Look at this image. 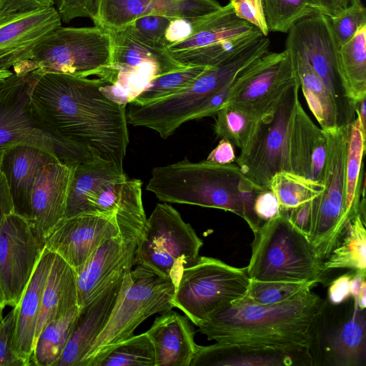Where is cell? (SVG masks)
<instances>
[{
    "instance_id": "6da1fadb",
    "label": "cell",
    "mask_w": 366,
    "mask_h": 366,
    "mask_svg": "<svg viewBox=\"0 0 366 366\" xmlns=\"http://www.w3.org/2000/svg\"><path fill=\"white\" fill-rule=\"evenodd\" d=\"M30 74L31 104L44 126L124 171L129 144L127 105L102 94L99 89L106 83L97 77L36 70Z\"/></svg>"
},
{
    "instance_id": "7a4b0ae2",
    "label": "cell",
    "mask_w": 366,
    "mask_h": 366,
    "mask_svg": "<svg viewBox=\"0 0 366 366\" xmlns=\"http://www.w3.org/2000/svg\"><path fill=\"white\" fill-rule=\"evenodd\" d=\"M310 291L273 305L244 295L211 314L198 331L219 344L310 347L311 326L327 302Z\"/></svg>"
},
{
    "instance_id": "3957f363",
    "label": "cell",
    "mask_w": 366,
    "mask_h": 366,
    "mask_svg": "<svg viewBox=\"0 0 366 366\" xmlns=\"http://www.w3.org/2000/svg\"><path fill=\"white\" fill-rule=\"evenodd\" d=\"M146 187L164 202L220 209L243 218L244 203L262 189L235 164H217L187 158L154 167Z\"/></svg>"
},
{
    "instance_id": "277c9868",
    "label": "cell",
    "mask_w": 366,
    "mask_h": 366,
    "mask_svg": "<svg viewBox=\"0 0 366 366\" xmlns=\"http://www.w3.org/2000/svg\"><path fill=\"white\" fill-rule=\"evenodd\" d=\"M263 48L254 43L216 66H208L189 84L179 92L156 101L127 104V123L157 132L162 139L171 136L182 124L197 117L215 93L232 84L237 76L260 57Z\"/></svg>"
},
{
    "instance_id": "5b68a950",
    "label": "cell",
    "mask_w": 366,
    "mask_h": 366,
    "mask_svg": "<svg viewBox=\"0 0 366 366\" xmlns=\"http://www.w3.org/2000/svg\"><path fill=\"white\" fill-rule=\"evenodd\" d=\"M250 280L325 283L329 272L308 237L280 213L253 232Z\"/></svg>"
},
{
    "instance_id": "8992f818",
    "label": "cell",
    "mask_w": 366,
    "mask_h": 366,
    "mask_svg": "<svg viewBox=\"0 0 366 366\" xmlns=\"http://www.w3.org/2000/svg\"><path fill=\"white\" fill-rule=\"evenodd\" d=\"M135 266L126 273L110 316L79 366H96L115 345L132 337L143 321L173 307L174 283L144 265Z\"/></svg>"
},
{
    "instance_id": "52a82bcc",
    "label": "cell",
    "mask_w": 366,
    "mask_h": 366,
    "mask_svg": "<svg viewBox=\"0 0 366 366\" xmlns=\"http://www.w3.org/2000/svg\"><path fill=\"white\" fill-rule=\"evenodd\" d=\"M30 81V72H14L0 83V149L34 147L71 166L94 159L89 150L56 136L44 126L31 104Z\"/></svg>"
},
{
    "instance_id": "ba28073f",
    "label": "cell",
    "mask_w": 366,
    "mask_h": 366,
    "mask_svg": "<svg viewBox=\"0 0 366 366\" xmlns=\"http://www.w3.org/2000/svg\"><path fill=\"white\" fill-rule=\"evenodd\" d=\"M112 50L110 34L99 26H61L43 38L13 71L26 74L36 70L99 77L111 64Z\"/></svg>"
},
{
    "instance_id": "9c48e42d",
    "label": "cell",
    "mask_w": 366,
    "mask_h": 366,
    "mask_svg": "<svg viewBox=\"0 0 366 366\" xmlns=\"http://www.w3.org/2000/svg\"><path fill=\"white\" fill-rule=\"evenodd\" d=\"M203 245L192 226L167 202L156 205L137 240L136 264H142L177 286L183 270L199 257Z\"/></svg>"
},
{
    "instance_id": "30bf717a",
    "label": "cell",
    "mask_w": 366,
    "mask_h": 366,
    "mask_svg": "<svg viewBox=\"0 0 366 366\" xmlns=\"http://www.w3.org/2000/svg\"><path fill=\"white\" fill-rule=\"evenodd\" d=\"M249 281L245 268L199 256L183 270L172 303L198 326L214 312L242 298Z\"/></svg>"
},
{
    "instance_id": "8fae6325",
    "label": "cell",
    "mask_w": 366,
    "mask_h": 366,
    "mask_svg": "<svg viewBox=\"0 0 366 366\" xmlns=\"http://www.w3.org/2000/svg\"><path fill=\"white\" fill-rule=\"evenodd\" d=\"M109 33L112 41L111 64L98 78L106 83L100 91L116 103L127 105L152 79L187 66L167 49L151 47L126 29Z\"/></svg>"
},
{
    "instance_id": "7c38bea8",
    "label": "cell",
    "mask_w": 366,
    "mask_h": 366,
    "mask_svg": "<svg viewBox=\"0 0 366 366\" xmlns=\"http://www.w3.org/2000/svg\"><path fill=\"white\" fill-rule=\"evenodd\" d=\"M297 79L277 102L257 121L247 146L236 158L243 174L260 188L269 187L278 172L290 171L288 140L292 117L299 100Z\"/></svg>"
},
{
    "instance_id": "4fadbf2b",
    "label": "cell",
    "mask_w": 366,
    "mask_h": 366,
    "mask_svg": "<svg viewBox=\"0 0 366 366\" xmlns=\"http://www.w3.org/2000/svg\"><path fill=\"white\" fill-rule=\"evenodd\" d=\"M327 159L322 192L314 199L315 214L309 241L325 261L340 238L344 220L347 125L325 131Z\"/></svg>"
},
{
    "instance_id": "5bb4252c",
    "label": "cell",
    "mask_w": 366,
    "mask_h": 366,
    "mask_svg": "<svg viewBox=\"0 0 366 366\" xmlns=\"http://www.w3.org/2000/svg\"><path fill=\"white\" fill-rule=\"evenodd\" d=\"M285 48L312 67L334 98L341 125L355 118L354 104L347 99L339 72V46L329 17L320 13L297 21L288 31Z\"/></svg>"
},
{
    "instance_id": "9a60e30c",
    "label": "cell",
    "mask_w": 366,
    "mask_h": 366,
    "mask_svg": "<svg viewBox=\"0 0 366 366\" xmlns=\"http://www.w3.org/2000/svg\"><path fill=\"white\" fill-rule=\"evenodd\" d=\"M297 79L295 60L287 49L268 51L237 76L224 105L236 106L259 118Z\"/></svg>"
},
{
    "instance_id": "2e32d148",
    "label": "cell",
    "mask_w": 366,
    "mask_h": 366,
    "mask_svg": "<svg viewBox=\"0 0 366 366\" xmlns=\"http://www.w3.org/2000/svg\"><path fill=\"white\" fill-rule=\"evenodd\" d=\"M350 305L337 308L336 315L327 316L322 311L310 329L309 349L319 355L314 360L320 365L331 366H365L366 365V310H360L355 300Z\"/></svg>"
},
{
    "instance_id": "e0dca14e",
    "label": "cell",
    "mask_w": 366,
    "mask_h": 366,
    "mask_svg": "<svg viewBox=\"0 0 366 366\" xmlns=\"http://www.w3.org/2000/svg\"><path fill=\"white\" fill-rule=\"evenodd\" d=\"M44 247L26 219L14 212L6 217L0 229V286L6 306L20 301Z\"/></svg>"
},
{
    "instance_id": "ac0fdd59",
    "label": "cell",
    "mask_w": 366,
    "mask_h": 366,
    "mask_svg": "<svg viewBox=\"0 0 366 366\" xmlns=\"http://www.w3.org/2000/svg\"><path fill=\"white\" fill-rule=\"evenodd\" d=\"M120 234L115 215L83 213L63 219L44 246L76 270L101 244Z\"/></svg>"
},
{
    "instance_id": "d6986e66",
    "label": "cell",
    "mask_w": 366,
    "mask_h": 366,
    "mask_svg": "<svg viewBox=\"0 0 366 366\" xmlns=\"http://www.w3.org/2000/svg\"><path fill=\"white\" fill-rule=\"evenodd\" d=\"M137 239L120 234L101 244L75 270L79 308L132 269L137 264Z\"/></svg>"
},
{
    "instance_id": "ffe728a7",
    "label": "cell",
    "mask_w": 366,
    "mask_h": 366,
    "mask_svg": "<svg viewBox=\"0 0 366 366\" xmlns=\"http://www.w3.org/2000/svg\"><path fill=\"white\" fill-rule=\"evenodd\" d=\"M217 0H99L94 26L110 32L125 29L137 18L150 14L196 18L219 9Z\"/></svg>"
},
{
    "instance_id": "44dd1931",
    "label": "cell",
    "mask_w": 366,
    "mask_h": 366,
    "mask_svg": "<svg viewBox=\"0 0 366 366\" xmlns=\"http://www.w3.org/2000/svg\"><path fill=\"white\" fill-rule=\"evenodd\" d=\"M76 166L60 161L42 168L31 194L29 224L38 239H46L65 217L67 198Z\"/></svg>"
},
{
    "instance_id": "7402d4cb",
    "label": "cell",
    "mask_w": 366,
    "mask_h": 366,
    "mask_svg": "<svg viewBox=\"0 0 366 366\" xmlns=\"http://www.w3.org/2000/svg\"><path fill=\"white\" fill-rule=\"evenodd\" d=\"M312 366L310 349L219 344L198 346L190 366Z\"/></svg>"
},
{
    "instance_id": "603a6c76",
    "label": "cell",
    "mask_w": 366,
    "mask_h": 366,
    "mask_svg": "<svg viewBox=\"0 0 366 366\" xmlns=\"http://www.w3.org/2000/svg\"><path fill=\"white\" fill-rule=\"evenodd\" d=\"M54 6L34 11L0 25V70L26 60L36 44L61 26Z\"/></svg>"
},
{
    "instance_id": "cb8c5ba5",
    "label": "cell",
    "mask_w": 366,
    "mask_h": 366,
    "mask_svg": "<svg viewBox=\"0 0 366 366\" xmlns=\"http://www.w3.org/2000/svg\"><path fill=\"white\" fill-rule=\"evenodd\" d=\"M290 171L323 184L327 137L305 112L300 102L295 108L288 140Z\"/></svg>"
},
{
    "instance_id": "d4e9b609",
    "label": "cell",
    "mask_w": 366,
    "mask_h": 366,
    "mask_svg": "<svg viewBox=\"0 0 366 366\" xmlns=\"http://www.w3.org/2000/svg\"><path fill=\"white\" fill-rule=\"evenodd\" d=\"M55 161L59 160L34 147L18 145L5 150L1 172L6 179L15 214L29 222L31 194L36 180L44 166Z\"/></svg>"
},
{
    "instance_id": "484cf974",
    "label": "cell",
    "mask_w": 366,
    "mask_h": 366,
    "mask_svg": "<svg viewBox=\"0 0 366 366\" xmlns=\"http://www.w3.org/2000/svg\"><path fill=\"white\" fill-rule=\"evenodd\" d=\"M124 277L110 284L89 304L79 308L56 366H79L92 343L106 325L118 299Z\"/></svg>"
},
{
    "instance_id": "4316f807",
    "label": "cell",
    "mask_w": 366,
    "mask_h": 366,
    "mask_svg": "<svg viewBox=\"0 0 366 366\" xmlns=\"http://www.w3.org/2000/svg\"><path fill=\"white\" fill-rule=\"evenodd\" d=\"M142 182L127 176L104 185L94 199L96 211L116 216L121 234L138 240L147 217L142 199Z\"/></svg>"
},
{
    "instance_id": "83f0119b",
    "label": "cell",
    "mask_w": 366,
    "mask_h": 366,
    "mask_svg": "<svg viewBox=\"0 0 366 366\" xmlns=\"http://www.w3.org/2000/svg\"><path fill=\"white\" fill-rule=\"evenodd\" d=\"M146 332L154 347L155 366H190L199 345L185 315L172 310L161 313Z\"/></svg>"
},
{
    "instance_id": "f1b7e54d",
    "label": "cell",
    "mask_w": 366,
    "mask_h": 366,
    "mask_svg": "<svg viewBox=\"0 0 366 366\" xmlns=\"http://www.w3.org/2000/svg\"><path fill=\"white\" fill-rule=\"evenodd\" d=\"M54 253L44 246L31 279L16 307L14 350L24 366L31 365L35 332L44 290Z\"/></svg>"
},
{
    "instance_id": "f546056e",
    "label": "cell",
    "mask_w": 366,
    "mask_h": 366,
    "mask_svg": "<svg viewBox=\"0 0 366 366\" xmlns=\"http://www.w3.org/2000/svg\"><path fill=\"white\" fill-rule=\"evenodd\" d=\"M78 307L76 272L61 257L54 253L42 295L34 344L48 322Z\"/></svg>"
},
{
    "instance_id": "4dcf8cb0",
    "label": "cell",
    "mask_w": 366,
    "mask_h": 366,
    "mask_svg": "<svg viewBox=\"0 0 366 366\" xmlns=\"http://www.w3.org/2000/svg\"><path fill=\"white\" fill-rule=\"evenodd\" d=\"M257 29L254 26L238 18L229 3L209 14L194 18L191 36L169 46L167 50L174 52L202 47Z\"/></svg>"
},
{
    "instance_id": "1f68e13d",
    "label": "cell",
    "mask_w": 366,
    "mask_h": 366,
    "mask_svg": "<svg viewBox=\"0 0 366 366\" xmlns=\"http://www.w3.org/2000/svg\"><path fill=\"white\" fill-rule=\"evenodd\" d=\"M126 174L112 162L99 157L75 167L67 198L65 217L91 213L89 199L105 182Z\"/></svg>"
},
{
    "instance_id": "d6a6232c",
    "label": "cell",
    "mask_w": 366,
    "mask_h": 366,
    "mask_svg": "<svg viewBox=\"0 0 366 366\" xmlns=\"http://www.w3.org/2000/svg\"><path fill=\"white\" fill-rule=\"evenodd\" d=\"M365 139V129L355 114V118L347 124L344 206L345 224L359 212L361 196L365 190L362 160Z\"/></svg>"
},
{
    "instance_id": "836d02e7",
    "label": "cell",
    "mask_w": 366,
    "mask_h": 366,
    "mask_svg": "<svg viewBox=\"0 0 366 366\" xmlns=\"http://www.w3.org/2000/svg\"><path fill=\"white\" fill-rule=\"evenodd\" d=\"M290 52L295 60L300 88L321 129L328 131L342 126L336 102L322 79L307 61Z\"/></svg>"
},
{
    "instance_id": "e575fe53",
    "label": "cell",
    "mask_w": 366,
    "mask_h": 366,
    "mask_svg": "<svg viewBox=\"0 0 366 366\" xmlns=\"http://www.w3.org/2000/svg\"><path fill=\"white\" fill-rule=\"evenodd\" d=\"M324 267L328 271L349 269L366 275L365 217L360 212L346 223Z\"/></svg>"
},
{
    "instance_id": "d590c367",
    "label": "cell",
    "mask_w": 366,
    "mask_h": 366,
    "mask_svg": "<svg viewBox=\"0 0 366 366\" xmlns=\"http://www.w3.org/2000/svg\"><path fill=\"white\" fill-rule=\"evenodd\" d=\"M339 72L347 99H366V25L339 49Z\"/></svg>"
},
{
    "instance_id": "8d00e7d4",
    "label": "cell",
    "mask_w": 366,
    "mask_h": 366,
    "mask_svg": "<svg viewBox=\"0 0 366 366\" xmlns=\"http://www.w3.org/2000/svg\"><path fill=\"white\" fill-rule=\"evenodd\" d=\"M262 36V33L257 29L210 45L169 53L184 66H216L228 61Z\"/></svg>"
},
{
    "instance_id": "74e56055",
    "label": "cell",
    "mask_w": 366,
    "mask_h": 366,
    "mask_svg": "<svg viewBox=\"0 0 366 366\" xmlns=\"http://www.w3.org/2000/svg\"><path fill=\"white\" fill-rule=\"evenodd\" d=\"M79 307L48 322L36 340L31 365L56 366L69 340Z\"/></svg>"
},
{
    "instance_id": "f35d334b",
    "label": "cell",
    "mask_w": 366,
    "mask_h": 366,
    "mask_svg": "<svg viewBox=\"0 0 366 366\" xmlns=\"http://www.w3.org/2000/svg\"><path fill=\"white\" fill-rule=\"evenodd\" d=\"M269 187L277 199L280 212L314 199L324 189L322 183L290 171L277 172L272 177Z\"/></svg>"
},
{
    "instance_id": "ab89813d",
    "label": "cell",
    "mask_w": 366,
    "mask_h": 366,
    "mask_svg": "<svg viewBox=\"0 0 366 366\" xmlns=\"http://www.w3.org/2000/svg\"><path fill=\"white\" fill-rule=\"evenodd\" d=\"M214 132L217 137L243 149L253 134L257 119L234 105H224L216 113Z\"/></svg>"
},
{
    "instance_id": "60d3db41",
    "label": "cell",
    "mask_w": 366,
    "mask_h": 366,
    "mask_svg": "<svg viewBox=\"0 0 366 366\" xmlns=\"http://www.w3.org/2000/svg\"><path fill=\"white\" fill-rule=\"evenodd\" d=\"M96 366H155L153 345L146 332L132 335L115 345Z\"/></svg>"
},
{
    "instance_id": "b9f144b4",
    "label": "cell",
    "mask_w": 366,
    "mask_h": 366,
    "mask_svg": "<svg viewBox=\"0 0 366 366\" xmlns=\"http://www.w3.org/2000/svg\"><path fill=\"white\" fill-rule=\"evenodd\" d=\"M269 31L288 33L302 19L318 13L308 0H262Z\"/></svg>"
},
{
    "instance_id": "7bdbcfd3",
    "label": "cell",
    "mask_w": 366,
    "mask_h": 366,
    "mask_svg": "<svg viewBox=\"0 0 366 366\" xmlns=\"http://www.w3.org/2000/svg\"><path fill=\"white\" fill-rule=\"evenodd\" d=\"M208 66H189L152 79L144 89L131 102L145 104L173 94L184 88Z\"/></svg>"
},
{
    "instance_id": "ee69618b",
    "label": "cell",
    "mask_w": 366,
    "mask_h": 366,
    "mask_svg": "<svg viewBox=\"0 0 366 366\" xmlns=\"http://www.w3.org/2000/svg\"><path fill=\"white\" fill-rule=\"evenodd\" d=\"M313 282L258 281L250 280L245 296L261 305H273L284 302L302 292L311 290Z\"/></svg>"
},
{
    "instance_id": "f6af8a7d",
    "label": "cell",
    "mask_w": 366,
    "mask_h": 366,
    "mask_svg": "<svg viewBox=\"0 0 366 366\" xmlns=\"http://www.w3.org/2000/svg\"><path fill=\"white\" fill-rule=\"evenodd\" d=\"M173 19L160 14L146 15L136 19L125 29L138 40L149 46L167 49L165 33Z\"/></svg>"
},
{
    "instance_id": "bcb514c9",
    "label": "cell",
    "mask_w": 366,
    "mask_h": 366,
    "mask_svg": "<svg viewBox=\"0 0 366 366\" xmlns=\"http://www.w3.org/2000/svg\"><path fill=\"white\" fill-rule=\"evenodd\" d=\"M329 19L340 48L366 25V9L361 0H355L350 6Z\"/></svg>"
},
{
    "instance_id": "7dc6e473",
    "label": "cell",
    "mask_w": 366,
    "mask_h": 366,
    "mask_svg": "<svg viewBox=\"0 0 366 366\" xmlns=\"http://www.w3.org/2000/svg\"><path fill=\"white\" fill-rule=\"evenodd\" d=\"M16 321V307H14L0 325V366H24L14 350Z\"/></svg>"
},
{
    "instance_id": "c3c4849f",
    "label": "cell",
    "mask_w": 366,
    "mask_h": 366,
    "mask_svg": "<svg viewBox=\"0 0 366 366\" xmlns=\"http://www.w3.org/2000/svg\"><path fill=\"white\" fill-rule=\"evenodd\" d=\"M235 15L257 27L267 36L269 29L262 0H229Z\"/></svg>"
},
{
    "instance_id": "681fc988",
    "label": "cell",
    "mask_w": 366,
    "mask_h": 366,
    "mask_svg": "<svg viewBox=\"0 0 366 366\" xmlns=\"http://www.w3.org/2000/svg\"><path fill=\"white\" fill-rule=\"evenodd\" d=\"M56 0H0V25L23 15L54 6Z\"/></svg>"
},
{
    "instance_id": "f907efd6",
    "label": "cell",
    "mask_w": 366,
    "mask_h": 366,
    "mask_svg": "<svg viewBox=\"0 0 366 366\" xmlns=\"http://www.w3.org/2000/svg\"><path fill=\"white\" fill-rule=\"evenodd\" d=\"M56 10L64 23L79 17H94L99 0H56Z\"/></svg>"
},
{
    "instance_id": "816d5d0a",
    "label": "cell",
    "mask_w": 366,
    "mask_h": 366,
    "mask_svg": "<svg viewBox=\"0 0 366 366\" xmlns=\"http://www.w3.org/2000/svg\"><path fill=\"white\" fill-rule=\"evenodd\" d=\"M252 209L261 226L280 214L277 199L269 187L257 191L253 200Z\"/></svg>"
},
{
    "instance_id": "f5cc1de1",
    "label": "cell",
    "mask_w": 366,
    "mask_h": 366,
    "mask_svg": "<svg viewBox=\"0 0 366 366\" xmlns=\"http://www.w3.org/2000/svg\"><path fill=\"white\" fill-rule=\"evenodd\" d=\"M299 231L309 237L314 219V199L287 211L280 212Z\"/></svg>"
},
{
    "instance_id": "db71d44e",
    "label": "cell",
    "mask_w": 366,
    "mask_h": 366,
    "mask_svg": "<svg viewBox=\"0 0 366 366\" xmlns=\"http://www.w3.org/2000/svg\"><path fill=\"white\" fill-rule=\"evenodd\" d=\"M193 19L174 18L171 21L165 33V42L167 47L181 42L191 36Z\"/></svg>"
},
{
    "instance_id": "11a10c76",
    "label": "cell",
    "mask_w": 366,
    "mask_h": 366,
    "mask_svg": "<svg viewBox=\"0 0 366 366\" xmlns=\"http://www.w3.org/2000/svg\"><path fill=\"white\" fill-rule=\"evenodd\" d=\"M354 272L342 274L334 280L328 287V300L332 305H339L351 297L350 282Z\"/></svg>"
},
{
    "instance_id": "9f6ffc18",
    "label": "cell",
    "mask_w": 366,
    "mask_h": 366,
    "mask_svg": "<svg viewBox=\"0 0 366 366\" xmlns=\"http://www.w3.org/2000/svg\"><path fill=\"white\" fill-rule=\"evenodd\" d=\"M236 158L234 145L229 141L222 139L209 154L206 161L217 164H228L235 162Z\"/></svg>"
},
{
    "instance_id": "6f0895ef",
    "label": "cell",
    "mask_w": 366,
    "mask_h": 366,
    "mask_svg": "<svg viewBox=\"0 0 366 366\" xmlns=\"http://www.w3.org/2000/svg\"><path fill=\"white\" fill-rule=\"evenodd\" d=\"M317 11L328 17L336 16L348 6L355 0H308Z\"/></svg>"
},
{
    "instance_id": "680465c9",
    "label": "cell",
    "mask_w": 366,
    "mask_h": 366,
    "mask_svg": "<svg viewBox=\"0 0 366 366\" xmlns=\"http://www.w3.org/2000/svg\"><path fill=\"white\" fill-rule=\"evenodd\" d=\"M14 212L13 203L6 179L0 171V229L6 217Z\"/></svg>"
},
{
    "instance_id": "91938a15",
    "label": "cell",
    "mask_w": 366,
    "mask_h": 366,
    "mask_svg": "<svg viewBox=\"0 0 366 366\" xmlns=\"http://www.w3.org/2000/svg\"><path fill=\"white\" fill-rule=\"evenodd\" d=\"M366 275L358 272H354L350 282V295L352 299H357L362 284L365 280Z\"/></svg>"
},
{
    "instance_id": "94428289",
    "label": "cell",
    "mask_w": 366,
    "mask_h": 366,
    "mask_svg": "<svg viewBox=\"0 0 366 366\" xmlns=\"http://www.w3.org/2000/svg\"><path fill=\"white\" fill-rule=\"evenodd\" d=\"M355 114L360 118L362 127L365 129L366 123V99H364L355 104Z\"/></svg>"
},
{
    "instance_id": "6125c7cd",
    "label": "cell",
    "mask_w": 366,
    "mask_h": 366,
    "mask_svg": "<svg viewBox=\"0 0 366 366\" xmlns=\"http://www.w3.org/2000/svg\"><path fill=\"white\" fill-rule=\"evenodd\" d=\"M357 301V306L360 310L366 308V282L363 281L362 287L359 292L357 299H353Z\"/></svg>"
},
{
    "instance_id": "be15d7a7",
    "label": "cell",
    "mask_w": 366,
    "mask_h": 366,
    "mask_svg": "<svg viewBox=\"0 0 366 366\" xmlns=\"http://www.w3.org/2000/svg\"><path fill=\"white\" fill-rule=\"evenodd\" d=\"M11 70H0V83L13 74Z\"/></svg>"
},
{
    "instance_id": "e7e4bbea",
    "label": "cell",
    "mask_w": 366,
    "mask_h": 366,
    "mask_svg": "<svg viewBox=\"0 0 366 366\" xmlns=\"http://www.w3.org/2000/svg\"><path fill=\"white\" fill-rule=\"evenodd\" d=\"M6 306V305L4 297L1 286H0V307L4 309Z\"/></svg>"
},
{
    "instance_id": "03108f58",
    "label": "cell",
    "mask_w": 366,
    "mask_h": 366,
    "mask_svg": "<svg viewBox=\"0 0 366 366\" xmlns=\"http://www.w3.org/2000/svg\"><path fill=\"white\" fill-rule=\"evenodd\" d=\"M6 149H0V171H1V162L4 153Z\"/></svg>"
},
{
    "instance_id": "003e7915",
    "label": "cell",
    "mask_w": 366,
    "mask_h": 366,
    "mask_svg": "<svg viewBox=\"0 0 366 366\" xmlns=\"http://www.w3.org/2000/svg\"><path fill=\"white\" fill-rule=\"evenodd\" d=\"M3 310H4L3 308L0 307V325H1V322H2V320H3V318H4V317H3Z\"/></svg>"
}]
</instances>
